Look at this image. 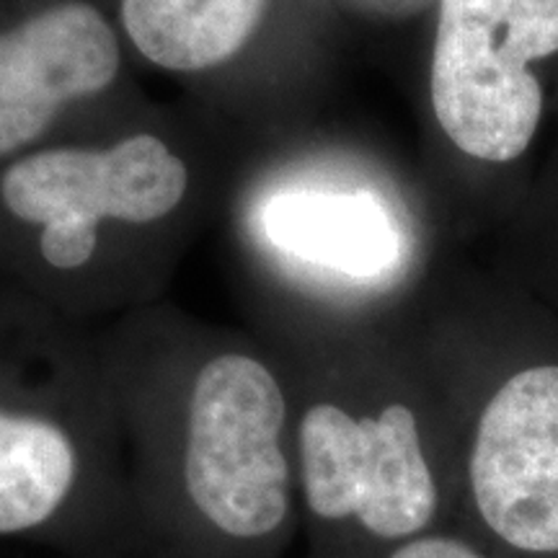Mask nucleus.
<instances>
[{"label":"nucleus","instance_id":"nucleus-2","mask_svg":"<svg viewBox=\"0 0 558 558\" xmlns=\"http://www.w3.org/2000/svg\"><path fill=\"white\" fill-rule=\"evenodd\" d=\"M558 52V0H439L432 107L465 156L505 163L541 122V83L527 62Z\"/></svg>","mask_w":558,"mask_h":558},{"label":"nucleus","instance_id":"nucleus-3","mask_svg":"<svg viewBox=\"0 0 558 558\" xmlns=\"http://www.w3.org/2000/svg\"><path fill=\"white\" fill-rule=\"evenodd\" d=\"M284 416L282 386L251 354L222 352L194 378L186 403V497L228 538H267L288 518Z\"/></svg>","mask_w":558,"mask_h":558},{"label":"nucleus","instance_id":"nucleus-7","mask_svg":"<svg viewBox=\"0 0 558 558\" xmlns=\"http://www.w3.org/2000/svg\"><path fill=\"white\" fill-rule=\"evenodd\" d=\"M264 233L288 256L352 279L399 262L401 235L383 202L365 192H288L264 207Z\"/></svg>","mask_w":558,"mask_h":558},{"label":"nucleus","instance_id":"nucleus-5","mask_svg":"<svg viewBox=\"0 0 558 558\" xmlns=\"http://www.w3.org/2000/svg\"><path fill=\"white\" fill-rule=\"evenodd\" d=\"M122 65L114 26L88 0H0V163L41 148L60 114Z\"/></svg>","mask_w":558,"mask_h":558},{"label":"nucleus","instance_id":"nucleus-6","mask_svg":"<svg viewBox=\"0 0 558 558\" xmlns=\"http://www.w3.org/2000/svg\"><path fill=\"white\" fill-rule=\"evenodd\" d=\"M471 488L494 535L527 554H558V365L522 369L488 401Z\"/></svg>","mask_w":558,"mask_h":558},{"label":"nucleus","instance_id":"nucleus-1","mask_svg":"<svg viewBox=\"0 0 558 558\" xmlns=\"http://www.w3.org/2000/svg\"><path fill=\"white\" fill-rule=\"evenodd\" d=\"M186 190V163L150 132L107 148L41 145L0 163V262L32 251L47 269L73 271L94 256L104 222H158Z\"/></svg>","mask_w":558,"mask_h":558},{"label":"nucleus","instance_id":"nucleus-8","mask_svg":"<svg viewBox=\"0 0 558 558\" xmlns=\"http://www.w3.org/2000/svg\"><path fill=\"white\" fill-rule=\"evenodd\" d=\"M267 5L269 0H120V19L150 65L205 73L248 45Z\"/></svg>","mask_w":558,"mask_h":558},{"label":"nucleus","instance_id":"nucleus-10","mask_svg":"<svg viewBox=\"0 0 558 558\" xmlns=\"http://www.w3.org/2000/svg\"><path fill=\"white\" fill-rule=\"evenodd\" d=\"M390 558H484L465 543L452 538H414Z\"/></svg>","mask_w":558,"mask_h":558},{"label":"nucleus","instance_id":"nucleus-4","mask_svg":"<svg viewBox=\"0 0 558 558\" xmlns=\"http://www.w3.org/2000/svg\"><path fill=\"white\" fill-rule=\"evenodd\" d=\"M305 501L320 520L354 518L378 538L422 533L437 512V486L403 403L352 416L316 403L298 429Z\"/></svg>","mask_w":558,"mask_h":558},{"label":"nucleus","instance_id":"nucleus-9","mask_svg":"<svg viewBox=\"0 0 558 558\" xmlns=\"http://www.w3.org/2000/svg\"><path fill=\"white\" fill-rule=\"evenodd\" d=\"M78 473L73 439L52 418L0 407V535L47 522Z\"/></svg>","mask_w":558,"mask_h":558}]
</instances>
